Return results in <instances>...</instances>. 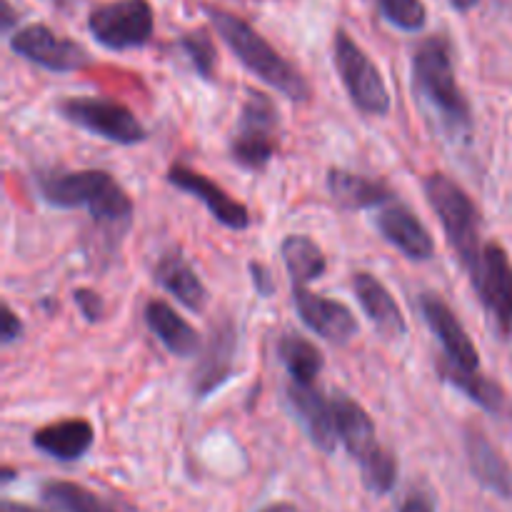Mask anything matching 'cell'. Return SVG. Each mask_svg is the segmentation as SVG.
Instances as JSON below:
<instances>
[{"mask_svg":"<svg viewBox=\"0 0 512 512\" xmlns=\"http://www.w3.org/2000/svg\"><path fill=\"white\" fill-rule=\"evenodd\" d=\"M413 93L435 128L450 140H470L473 110L455 80L453 43L445 35L423 40L413 53Z\"/></svg>","mask_w":512,"mask_h":512,"instance_id":"obj_1","label":"cell"},{"mask_svg":"<svg viewBox=\"0 0 512 512\" xmlns=\"http://www.w3.org/2000/svg\"><path fill=\"white\" fill-rule=\"evenodd\" d=\"M35 183L50 208H88L100 228H123L133 218V200L105 170H43Z\"/></svg>","mask_w":512,"mask_h":512,"instance_id":"obj_2","label":"cell"},{"mask_svg":"<svg viewBox=\"0 0 512 512\" xmlns=\"http://www.w3.org/2000/svg\"><path fill=\"white\" fill-rule=\"evenodd\" d=\"M210 23L218 30L223 43L235 53V58L245 65L253 75H258L265 85L278 90L293 103H305L310 100L313 90L305 75L295 68L290 60H285L248 20L238 18L235 13L223 8H205Z\"/></svg>","mask_w":512,"mask_h":512,"instance_id":"obj_3","label":"cell"},{"mask_svg":"<svg viewBox=\"0 0 512 512\" xmlns=\"http://www.w3.org/2000/svg\"><path fill=\"white\" fill-rule=\"evenodd\" d=\"M423 190L430 208H433L440 225H443L445 238H448V245L453 248L455 258L470 273L485 248L483 238H480V223H483V218H480L478 205L445 173L428 175L423 180Z\"/></svg>","mask_w":512,"mask_h":512,"instance_id":"obj_4","label":"cell"},{"mask_svg":"<svg viewBox=\"0 0 512 512\" xmlns=\"http://www.w3.org/2000/svg\"><path fill=\"white\" fill-rule=\"evenodd\" d=\"M280 115L278 105L270 95L260 90H248L240 108L238 128L230 138V155L245 170H263L275 158L280 148Z\"/></svg>","mask_w":512,"mask_h":512,"instance_id":"obj_5","label":"cell"},{"mask_svg":"<svg viewBox=\"0 0 512 512\" xmlns=\"http://www.w3.org/2000/svg\"><path fill=\"white\" fill-rule=\"evenodd\" d=\"M333 63L345 93L355 108L365 115H385L390 110V93L378 65L350 38L348 30L338 28L333 38Z\"/></svg>","mask_w":512,"mask_h":512,"instance_id":"obj_6","label":"cell"},{"mask_svg":"<svg viewBox=\"0 0 512 512\" xmlns=\"http://www.w3.org/2000/svg\"><path fill=\"white\" fill-rule=\"evenodd\" d=\"M58 113L75 128L110 140L115 145H138L148 138V130L140 125L133 110L125 108L118 100L100 98V95L63 98L58 103Z\"/></svg>","mask_w":512,"mask_h":512,"instance_id":"obj_7","label":"cell"},{"mask_svg":"<svg viewBox=\"0 0 512 512\" xmlns=\"http://www.w3.org/2000/svg\"><path fill=\"white\" fill-rule=\"evenodd\" d=\"M88 30L98 45L113 53L143 48L155 30V15L148 0H115L95 8Z\"/></svg>","mask_w":512,"mask_h":512,"instance_id":"obj_8","label":"cell"},{"mask_svg":"<svg viewBox=\"0 0 512 512\" xmlns=\"http://www.w3.org/2000/svg\"><path fill=\"white\" fill-rule=\"evenodd\" d=\"M478 300L483 303L485 313L493 320L498 338L512 335V263L500 243H485L483 255L470 270Z\"/></svg>","mask_w":512,"mask_h":512,"instance_id":"obj_9","label":"cell"},{"mask_svg":"<svg viewBox=\"0 0 512 512\" xmlns=\"http://www.w3.org/2000/svg\"><path fill=\"white\" fill-rule=\"evenodd\" d=\"M10 50L48 73H75L90 65V53L75 40L58 35L43 23H30L10 35Z\"/></svg>","mask_w":512,"mask_h":512,"instance_id":"obj_10","label":"cell"},{"mask_svg":"<svg viewBox=\"0 0 512 512\" xmlns=\"http://www.w3.org/2000/svg\"><path fill=\"white\" fill-rule=\"evenodd\" d=\"M165 180H168L175 190H183V193L200 200V203L210 210V215L228 230H238L240 233V230L250 228V210L245 208L243 203H238L228 190L220 188L215 180H210L208 175L198 173V170L188 168V165L183 163H175L170 165Z\"/></svg>","mask_w":512,"mask_h":512,"instance_id":"obj_11","label":"cell"},{"mask_svg":"<svg viewBox=\"0 0 512 512\" xmlns=\"http://www.w3.org/2000/svg\"><path fill=\"white\" fill-rule=\"evenodd\" d=\"M418 308L428 328L433 330L435 340L443 348L445 360L453 363L455 368L463 370H480V355L478 348L470 340L468 330L458 320L448 303L435 293H423L418 300Z\"/></svg>","mask_w":512,"mask_h":512,"instance_id":"obj_12","label":"cell"},{"mask_svg":"<svg viewBox=\"0 0 512 512\" xmlns=\"http://www.w3.org/2000/svg\"><path fill=\"white\" fill-rule=\"evenodd\" d=\"M235 353H238V328L230 318L218 320L210 328L208 343L200 348V360L193 373L195 398H208L220 385L228 383L235 368Z\"/></svg>","mask_w":512,"mask_h":512,"instance_id":"obj_13","label":"cell"},{"mask_svg":"<svg viewBox=\"0 0 512 512\" xmlns=\"http://www.w3.org/2000/svg\"><path fill=\"white\" fill-rule=\"evenodd\" d=\"M293 305L308 330L335 345H345L358 333V318L345 303L310 293L305 285H293Z\"/></svg>","mask_w":512,"mask_h":512,"instance_id":"obj_14","label":"cell"},{"mask_svg":"<svg viewBox=\"0 0 512 512\" xmlns=\"http://www.w3.org/2000/svg\"><path fill=\"white\" fill-rule=\"evenodd\" d=\"M285 395H288V403L293 408L295 418L300 420L303 430L308 433L310 443L318 450H323V453H333L335 445H338L333 400H325L315 385L300 383H290Z\"/></svg>","mask_w":512,"mask_h":512,"instance_id":"obj_15","label":"cell"},{"mask_svg":"<svg viewBox=\"0 0 512 512\" xmlns=\"http://www.w3.org/2000/svg\"><path fill=\"white\" fill-rule=\"evenodd\" d=\"M378 233L410 260H430L435 255V240L408 205L393 203L380 210L375 220Z\"/></svg>","mask_w":512,"mask_h":512,"instance_id":"obj_16","label":"cell"},{"mask_svg":"<svg viewBox=\"0 0 512 512\" xmlns=\"http://www.w3.org/2000/svg\"><path fill=\"white\" fill-rule=\"evenodd\" d=\"M353 293L363 313L368 315V320L383 338L395 340L408 333V323H405V315L400 310L398 300L393 298V293L373 273H365V270L355 273Z\"/></svg>","mask_w":512,"mask_h":512,"instance_id":"obj_17","label":"cell"},{"mask_svg":"<svg viewBox=\"0 0 512 512\" xmlns=\"http://www.w3.org/2000/svg\"><path fill=\"white\" fill-rule=\"evenodd\" d=\"M155 283L165 290V293L173 295L183 308H188L190 313H203L208 308V288L203 285V280L198 278L193 265L188 263V258L183 255V250L170 248L155 263Z\"/></svg>","mask_w":512,"mask_h":512,"instance_id":"obj_18","label":"cell"},{"mask_svg":"<svg viewBox=\"0 0 512 512\" xmlns=\"http://www.w3.org/2000/svg\"><path fill=\"white\" fill-rule=\"evenodd\" d=\"M143 318L150 333L158 338V343L168 353L178 355V358H193L203 348V340H200L198 330L183 315H178V310L170 308L165 300H150L145 305Z\"/></svg>","mask_w":512,"mask_h":512,"instance_id":"obj_19","label":"cell"},{"mask_svg":"<svg viewBox=\"0 0 512 512\" xmlns=\"http://www.w3.org/2000/svg\"><path fill=\"white\" fill-rule=\"evenodd\" d=\"M95 443L93 425L85 418H68L50 423L33 433V448L60 463H75Z\"/></svg>","mask_w":512,"mask_h":512,"instance_id":"obj_20","label":"cell"},{"mask_svg":"<svg viewBox=\"0 0 512 512\" xmlns=\"http://www.w3.org/2000/svg\"><path fill=\"white\" fill-rule=\"evenodd\" d=\"M465 453H468L470 473L490 493L500 498H512V470L498 453L483 430L468 428L465 433Z\"/></svg>","mask_w":512,"mask_h":512,"instance_id":"obj_21","label":"cell"},{"mask_svg":"<svg viewBox=\"0 0 512 512\" xmlns=\"http://www.w3.org/2000/svg\"><path fill=\"white\" fill-rule=\"evenodd\" d=\"M325 185H328L330 198L345 210H370L393 200V190L383 180L365 178L345 168L330 170Z\"/></svg>","mask_w":512,"mask_h":512,"instance_id":"obj_22","label":"cell"},{"mask_svg":"<svg viewBox=\"0 0 512 512\" xmlns=\"http://www.w3.org/2000/svg\"><path fill=\"white\" fill-rule=\"evenodd\" d=\"M333 410L335 425H338V440L360 463L370 450L378 448L373 418H370L368 410H365L363 405L355 403V400L345 393H335Z\"/></svg>","mask_w":512,"mask_h":512,"instance_id":"obj_23","label":"cell"},{"mask_svg":"<svg viewBox=\"0 0 512 512\" xmlns=\"http://www.w3.org/2000/svg\"><path fill=\"white\" fill-rule=\"evenodd\" d=\"M438 378H443L455 390L465 393V398L473 400L485 413L503 415L508 410V395H505V390L495 380L485 378L480 370L455 368L453 363L443 360V363H438Z\"/></svg>","mask_w":512,"mask_h":512,"instance_id":"obj_24","label":"cell"},{"mask_svg":"<svg viewBox=\"0 0 512 512\" xmlns=\"http://www.w3.org/2000/svg\"><path fill=\"white\" fill-rule=\"evenodd\" d=\"M280 255H283L285 270H288L293 285L313 283V280L323 278L325 270H328L323 250L310 235H288L280 243Z\"/></svg>","mask_w":512,"mask_h":512,"instance_id":"obj_25","label":"cell"},{"mask_svg":"<svg viewBox=\"0 0 512 512\" xmlns=\"http://www.w3.org/2000/svg\"><path fill=\"white\" fill-rule=\"evenodd\" d=\"M278 358L283 363V368L290 373L293 383L300 385H313L325 365L323 353L308 338H303L298 333H285L280 338Z\"/></svg>","mask_w":512,"mask_h":512,"instance_id":"obj_26","label":"cell"},{"mask_svg":"<svg viewBox=\"0 0 512 512\" xmlns=\"http://www.w3.org/2000/svg\"><path fill=\"white\" fill-rule=\"evenodd\" d=\"M40 495L58 512H118L98 493L70 480H48L40 488Z\"/></svg>","mask_w":512,"mask_h":512,"instance_id":"obj_27","label":"cell"},{"mask_svg":"<svg viewBox=\"0 0 512 512\" xmlns=\"http://www.w3.org/2000/svg\"><path fill=\"white\" fill-rule=\"evenodd\" d=\"M358 465L365 488H368L370 493L388 495L390 490L395 488V483H398V460H395V455L390 453L388 448H383V445L370 450Z\"/></svg>","mask_w":512,"mask_h":512,"instance_id":"obj_28","label":"cell"},{"mask_svg":"<svg viewBox=\"0 0 512 512\" xmlns=\"http://www.w3.org/2000/svg\"><path fill=\"white\" fill-rule=\"evenodd\" d=\"M180 48L193 63L195 73L203 80H210L215 75V63H218V48L208 30H190L180 38Z\"/></svg>","mask_w":512,"mask_h":512,"instance_id":"obj_29","label":"cell"},{"mask_svg":"<svg viewBox=\"0 0 512 512\" xmlns=\"http://www.w3.org/2000/svg\"><path fill=\"white\" fill-rule=\"evenodd\" d=\"M380 15L405 33H418L428 23V10L423 0H378Z\"/></svg>","mask_w":512,"mask_h":512,"instance_id":"obj_30","label":"cell"},{"mask_svg":"<svg viewBox=\"0 0 512 512\" xmlns=\"http://www.w3.org/2000/svg\"><path fill=\"white\" fill-rule=\"evenodd\" d=\"M73 300H75V305H78V308H80V315H83V318L88 320V323H98V320L103 318L105 303H103V298H100V295L95 293V290L78 288L73 293Z\"/></svg>","mask_w":512,"mask_h":512,"instance_id":"obj_31","label":"cell"},{"mask_svg":"<svg viewBox=\"0 0 512 512\" xmlns=\"http://www.w3.org/2000/svg\"><path fill=\"white\" fill-rule=\"evenodd\" d=\"M23 335V323H20L18 315L13 313L8 303L3 305V328H0V343L10 345Z\"/></svg>","mask_w":512,"mask_h":512,"instance_id":"obj_32","label":"cell"},{"mask_svg":"<svg viewBox=\"0 0 512 512\" xmlns=\"http://www.w3.org/2000/svg\"><path fill=\"white\" fill-rule=\"evenodd\" d=\"M398 512H435L433 495L423 493V490H413V493L403 500Z\"/></svg>","mask_w":512,"mask_h":512,"instance_id":"obj_33","label":"cell"},{"mask_svg":"<svg viewBox=\"0 0 512 512\" xmlns=\"http://www.w3.org/2000/svg\"><path fill=\"white\" fill-rule=\"evenodd\" d=\"M250 273H253V285L258 288L260 295H273L275 283L270 278V270L260 263H250Z\"/></svg>","mask_w":512,"mask_h":512,"instance_id":"obj_34","label":"cell"},{"mask_svg":"<svg viewBox=\"0 0 512 512\" xmlns=\"http://www.w3.org/2000/svg\"><path fill=\"white\" fill-rule=\"evenodd\" d=\"M15 20H18V15H15V10L10 8L8 0H3V30H5V33H8V30L13 28Z\"/></svg>","mask_w":512,"mask_h":512,"instance_id":"obj_35","label":"cell"},{"mask_svg":"<svg viewBox=\"0 0 512 512\" xmlns=\"http://www.w3.org/2000/svg\"><path fill=\"white\" fill-rule=\"evenodd\" d=\"M0 512H43V510H35V508H30V505H23V503H13V500H3Z\"/></svg>","mask_w":512,"mask_h":512,"instance_id":"obj_36","label":"cell"},{"mask_svg":"<svg viewBox=\"0 0 512 512\" xmlns=\"http://www.w3.org/2000/svg\"><path fill=\"white\" fill-rule=\"evenodd\" d=\"M260 512H300V510L295 508V505H290V503H273V505H268V508H263Z\"/></svg>","mask_w":512,"mask_h":512,"instance_id":"obj_37","label":"cell"},{"mask_svg":"<svg viewBox=\"0 0 512 512\" xmlns=\"http://www.w3.org/2000/svg\"><path fill=\"white\" fill-rule=\"evenodd\" d=\"M478 3L480 0H450V5H453L455 10H460V13H465V10H473Z\"/></svg>","mask_w":512,"mask_h":512,"instance_id":"obj_38","label":"cell"},{"mask_svg":"<svg viewBox=\"0 0 512 512\" xmlns=\"http://www.w3.org/2000/svg\"><path fill=\"white\" fill-rule=\"evenodd\" d=\"M13 468H3V483H10L13 480Z\"/></svg>","mask_w":512,"mask_h":512,"instance_id":"obj_39","label":"cell"}]
</instances>
